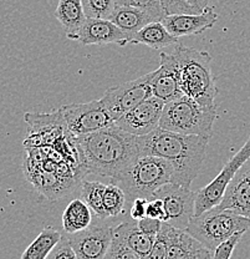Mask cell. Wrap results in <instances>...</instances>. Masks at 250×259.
Instances as JSON below:
<instances>
[{
    "label": "cell",
    "instance_id": "1",
    "mask_svg": "<svg viewBox=\"0 0 250 259\" xmlns=\"http://www.w3.org/2000/svg\"><path fill=\"white\" fill-rule=\"evenodd\" d=\"M211 137L182 135L161 127L146 136L137 137L141 156L165 158L173 166L171 183L189 188L203 166Z\"/></svg>",
    "mask_w": 250,
    "mask_h": 259
},
{
    "label": "cell",
    "instance_id": "2",
    "mask_svg": "<svg viewBox=\"0 0 250 259\" xmlns=\"http://www.w3.org/2000/svg\"><path fill=\"white\" fill-rule=\"evenodd\" d=\"M87 174L116 180L139 157L137 136L115 126L76 137Z\"/></svg>",
    "mask_w": 250,
    "mask_h": 259
},
{
    "label": "cell",
    "instance_id": "3",
    "mask_svg": "<svg viewBox=\"0 0 250 259\" xmlns=\"http://www.w3.org/2000/svg\"><path fill=\"white\" fill-rule=\"evenodd\" d=\"M173 54L178 61L183 95L204 107H216L218 89L212 70L211 54L182 44L176 45Z\"/></svg>",
    "mask_w": 250,
    "mask_h": 259
},
{
    "label": "cell",
    "instance_id": "4",
    "mask_svg": "<svg viewBox=\"0 0 250 259\" xmlns=\"http://www.w3.org/2000/svg\"><path fill=\"white\" fill-rule=\"evenodd\" d=\"M173 166L165 158L156 156H141L123 169L116 180H112L121 187L126 198L149 201L162 186L171 183Z\"/></svg>",
    "mask_w": 250,
    "mask_h": 259
},
{
    "label": "cell",
    "instance_id": "5",
    "mask_svg": "<svg viewBox=\"0 0 250 259\" xmlns=\"http://www.w3.org/2000/svg\"><path fill=\"white\" fill-rule=\"evenodd\" d=\"M216 120L217 106L204 107L183 95L165 105L160 127L176 134L212 137Z\"/></svg>",
    "mask_w": 250,
    "mask_h": 259
},
{
    "label": "cell",
    "instance_id": "6",
    "mask_svg": "<svg viewBox=\"0 0 250 259\" xmlns=\"http://www.w3.org/2000/svg\"><path fill=\"white\" fill-rule=\"evenodd\" d=\"M250 229V220L229 209L218 207L207 210L203 214L193 217L188 223L185 232L212 250L228 241L236 233H245Z\"/></svg>",
    "mask_w": 250,
    "mask_h": 259
},
{
    "label": "cell",
    "instance_id": "7",
    "mask_svg": "<svg viewBox=\"0 0 250 259\" xmlns=\"http://www.w3.org/2000/svg\"><path fill=\"white\" fill-rule=\"evenodd\" d=\"M60 110L66 127L74 137L93 134L115 123L101 99L83 104H70Z\"/></svg>",
    "mask_w": 250,
    "mask_h": 259
},
{
    "label": "cell",
    "instance_id": "8",
    "mask_svg": "<svg viewBox=\"0 0 250 259\" xmlns=\"http://www.w3.org/2000/svg\"><path fill=\"white\" fill-rule=\"evenodd\" d=\"M250 160V137L246 140L243 147L224 164L219 175L206 187L201 188L195 193L194 217L203 214L207 210L214 208L222 201L228 185L238 174L239 169Z\"/></svg>",
    "mask_w": 250,
    "mask_h": 259
},
{
    "label": "cell",
    "instance_id": "9",
    "mask_svg": "<svg viewBox=\"0 0 250 259\" xmlns=\"http://www.w3.org/2000/svg\"><path fill=\"white\" fill-rule=\"evenodd\" d=\"M151 77H152V74L148 72L138 79L120 83L106 91L101 100L115 122L126 112L137 106L139 102L153 96Z\"/></svg>",
    "mask_w": 250,
    "mask_h": 259
},
{
    "label": "cell",
    "instance_id": "10",
    "mask_svg": "<svg viewBox=\"0 0 250 259\" xmlns=\"http://www.w3.org/2000/svg\"><path fill=\"white\" fill-rule=\"evenodd\" d=\"M195 193L190 188L174 183L162 186L153 197L162 199L166 212L163 222L185 231L188 223L194 217Z\"/></svg>",
    "mask_w": 250,
    "mask_h": 259
},
{
    "label": "cell",
    "instance_id": "11",
    "mask_svg": "<svg viewBox=\"0 0 250 259\" xmlns=\"http://www.w3.org/2000/svg\"><path fill=\"white\" fill-rule=\"evenodd\" d=\"M165 105L162 100L151 96L118 118L115 126L133 136H146L160 127Z\"/></svg>",
    "mask_w": 250,
    "mask_h": 259
},
{
    "label": "cell",
    "instance_id": "12",
    "mask_svg": "<svg viewBox=\"0 0 250 259\" xmlns=\"http://www.w3.org/2000/svg\"><path fill=\"white\" fill-rule=\"evenodd\" d=\"M160 67L155 71H151V85H152V95L162 100L165 104L173 101L178 97L183 96L181 89V75L179 66L174 54H160Z\"/></svg>",
    "mask_w": 250,
    "mask_h": 259
},
{
    "label": "cell",
    "instance_id": "13",
    "mask_svg": "<svg viewBox=\"0 0 250 259\" xmlns=\"http://www.w3.org/2000/svg\"><path fill=\"white\" fill-rule=\"evenodd\" d=\"M66 237L79 259H104L112 242V227L90 226Z\"/></svg>",
    "mask_w": 250,
    "mask_h": 259
},
{
    "label": "cell",
    "instance_id": "14",
    "mask_svg": "<svg viewBox=\"0 0 250 259\" xmlns=\"http://www.w3.org/2000/svg\"><path fill=\"white\" fill-rule=\"evenodd\" d=\"M218 14L213 8L208 7L204 12L198 14H179L165 16L162 24L166 26L169 34L176 37L189 36V35L202 34L203 31L212 29L218 21Z\"/></svg>",
    "mask_w": 250,
    "mask_h": 259
},
{
    "label": "cell",
    "instance_id": "15",
    "mask_svg": "<svg viewBox=\"0 0 250 259\" xmlns=\"http://www.w3.org/2000/svg\"><path fill=\"white\" fill-rule=\"evenodd\" d=\"M130 36L109 19H87L79 32L76 41L82 45L130 44Z\"/></svg>",
    "mask_w": 250,
    "mask_h": 259
},
{
    "label": "cell",
    "instance_id": "16",
    "mask_svg": "<svg viewBox=\"0 0 250 259\" xmlns=\"http://www.w3.org/2000/svg\"><path fill=\"white\" fill-rule=\"evenodd\" d=\"M218 208L229 209L250 220V160L228 185Z\"/></svg>",
    "mask_w": 250,
    "mask_h": 259
},
{
    "label": "cell",
    "instance_id": "17",
    "mask_svg": "<svg viewBox=\"0 0 250 259\" xmlns=\"http://www.w3.org/2000/svg\"><path fill=\"white\" fill-rule=\"evenodd\" d=\"M55 16L63 25L66 36L71 40H77L82 25L87 20L83 12L82 0H60Z\"/></svg>",
    "mask_w": 250,
    "mask_h": 259
},
{
    "label": "cell",
    "instance_id": "18",
    "mask_svg": "<svg viewBox=\"0 0 250 259\" xmlns=\"http://www.w3.org/2000/svg\"><path fill=\"white\" fill-rule=\"evenodd\" d=\"M167 236V255L166 259H189L193 253L202 247L198 241L183 231L174 228L167 222H162Z\"/></svg>",
    "mask_w": 250,
    "mask_h": 259
},
{
    "label": "cell",
    "instance_id": "19",
    "mask_svg": "<svg viewBox=\"0 0 250 259\" xmlns=\"http://www.w3.org/2000/svg\"><path fill=\"white\" fill-rule=\"evenodd\" d=\"M112 234L121 237L142 259L148 255L156 241V237L143 233L134 220H128L112 227Z\"/></svg>",
    "mask_w": 250,
    "mask_h": 259
},
{
    "label": "cell",
    "instance_id": "20",
    "mask_svg": "<svg viewBox=\"0 0 250 259\" xmlns=\"http://www.w3.org/2000/svg\"><path fill=\"white\" fill-rule=\"evenodd\" d=\"M109 20H111L125 34H127L130 39H132L133 35L137 34L142 28L156 21L152 16L142 10L131 7H120V5H117Z\"/></svg>",
    "mask_w": 250,
    "mask_h": 259
},
{
    "label": "cell",
    "instance_id": "21",
    "mask_svg": "<svg viewBox=\"0 0 250 259\" xmlns=\"http://www.w3.org/2000/svg\"><path fill=\"white\" fill-rule=\"evenodd\" d=\"M130 44H141L153 50H161L163 48L179 44V39L169 34L162 21H155V23H149L137 34H134Z\"/></svg>",
    "mask_w": 250,
    "mask_h": 259
},
{
    "label": "cell",
    "instance_id": "22",
    "mask_svg": "<svg viewBox=\"0 0 250 259\" xmlns=\"http://www.w3.org/2000/svg\"><path fill=\"white\" fill-rule=\"evenodd\" d=\"M92 226V210L81 198L67 204L63 213V228L66 234H75Z\"/></svg>",
    "mask_w": 250,
    "mask_h": 259
},
{
    "label": "cell",
    "instance_id": "23",
    "mask_svg": "<svg viewBox=\"0 0 250 259\" xmlns=\"http://www.w3.org/2000/svg\"><path fill=\"white\" fill-rule=\"evenodd\" d=\"M61 238L63 234L53 227L42 229L39 236L24 250L21 259H47Z\"/></svg>",
    "mask_w": 250,
    "mask_h": 259
},
{
    "label": "cell",
    "instance_id": "24",
    "mask_svg": "<svg viewBox=\"0 0 250 259\" xmlns=\"http://www.w3.org/2000/svg\"><path fill=\"white\" fill-rule=\"evenodd\" d=\"M106 185L98 181H83L81 185V199L90 207L96 217L105 220L107 218L104 207V194Z\"/></svg>",
    "mask_w": 250,
    "mask_h": 259
},
{
    "label": "cell",
    "instance_id": "25",
    "mask_svg": "<svg viewBox=\"0 0 250 259\" xmlns=\"http://www.w3.org/2000/svg\"><path fill=\"white\" fill-rule=\"evenodd\" d=\"M126 194L121 190V187L115 182L106 185V190L104 194V207L109 217H117L121 213L125 212Z\"/></svg>",
    "mask_w": 250,
    "mask_h": 259
},
{
    "label": "cell",
    "instance_id": "26",
    "mask_svg": "<svg viewBox=\"0 0 250 259\" xmlns=\"http://www.w3.org/2000/svg\"><path fill=\"white\" fill-rule=\"evenodd\" d=\"M83 12L87 19H110L116 9V0H82Z\"/></svg>",
    "mask_w": 250,
    "mask_h": 259
},
{
    "label": "cell",
    "instance_id": "27",
    "mask_svg": "<svg viewBox=\"0 0 250 259\" xmlns=\"http://www.w3.org/2000/svg\"><path fill=\"white\" fill-rule=\"evenodd\" d=\"M120 7H131L142 10L152 16L156 21H162L165 18L161 0H116Z\"/></svg>",
    "mask_w": 250,
    "mask_h": 259
},
{
    "label": "cell",
    "instance_id": "28",
    "mask_svg": "<svg viewBox=\"0 0 250 259\" xmlns=\"http://www.w3.org/2000/svg\"><path fill=\"white\" fill-rule=\"evenodd\" d=\"M104 259H142L136 252L123 241L121 237L112 234V242L106 257Z\"/></svg>",
    "mask_w": 250,
    "mask_h": 259
},
{
    "label": "cell",
    "instance_id": "29",
    "mask_svg": "<svg viewBox=\"0 0 250 259\" xmlns=\"http://www.w3.org/2000/svg\"><path fill=\"white\" fill-rule=\"evenodd\" d=\"M165 16L179 14H198L188 0H161Z\"/></svg>",
    "mask_w": 250,
    "mask_h": 259
},
{
    "label": "cell",
    "instance_id": "30",
    "mask_svg": "<svg viewBox=\"0 0 250 259\" xmlns=\"http://www.w3.org/2000/svg\"><path fill=\"white\" fill-rule=\"evenodd\" d=\"M244 233H236L233 237H230L228 241L223 242L222 244L218 245L216 249L213 250V259H230L232 254L235 249L236 244L241 239Z\"/></svg>",
    "mask_w": 250,
    "mask_h": 259
},
{
    "label": "cell",
    "instance_id": "31",
    "mask_svg": "<svg viewBox=\"0 0 250 259\" xmlns=\"http://www.w3.org/2000/svg\"><path fill=\"white\" fill-rule=\"evenodd\" d=\"M47 259H79V257L72 249L67 237L63 236V238L56 244V247L54 248Z\"/></svg>",
    "mask_w": 250,
    "mask_h": 259
},
{
    "label": "cell",
    "instance_id": "32",
    "mask_svg": "<svg viewBox=\"0 0 250 259\" xmlns=\"http://www.w3.org/2000/svg\"><path fill=\"white\" fill-rule=\"evenodd\" d=\"M167 255V236L166 231L163 227L161 226L160 232H158L157 237H156L155 244H153L152 249L148 253L146 258L143 259H166Z\"/></svg>",
    "mask_w": 250,
    "mask_h": 259
},
{
    "label": "cell",
    "instance_id": "33",
    "mask_svg": "<svg viewBox=\"0 0 250 259\" xmlns=\"http://www.w3.org/2000/svg\"><path fill=\"white\" fill-rule=\"evenodd\" d=\"M146 215L147 217L155 218V220L165 221L166 212H165V206H163L162 199L160 198H151L148 202H147L146 207Z\"/></svg>",
    "mask_w": 250,
    "mask_h": 259
},
{
    "label": "cell",
    "instance_id": "34",
    "mask_svg": "<svg viewBox=\"0 0 250 259\" xmlns=\"http://www.w3.org/2000/svg\"><path fill=\"white\" fill-rule=\"evenodd\" d=\"M137 226L141 229L143 233L148 234V236L157 237L158 232H160L161 226H162V221L155 220V218L151 217H143L142 220L137 221Z\"/></svg>",
    "mask_w": 250,
    "mask_h": 259
},
{
    "label": "cell",
    "instance_id": "35",
    "mask_svg": "<svg viewBox=\"0 0 250 259\" xmlns=\"http://www.w3.org/2000/svg\"><path fill=\"white\" fill-rule=\"evenodd\" d=\"M147 199L137 198L132 202V207H131V217L134 221L142 220L146 217V207H147Z\"/></svg>",
    "mask_w": 250,
    "mask_h": 259
},
{
    "label": "cell",
    "instance_id": "36",
    "mask_svg": "<svg viewBox=\"0 0 250 259\" xmlns=\"http://www.w3.org/2000/svg\"><path fill=\"white\" fill-rule=\"evenodd\" d=\"M189 259H213V252L202 245L193 253V255Z\"/></svg>",
    "mask_w": 250,
    "mask_h": 259
},
{
    "label": "cell",
    "instance_id": "37",
    "mask_svg": "<svg viewBox=\"0 0 250 259\" xmlns=\"http://www.w3.org/2000/svg\"><path fill=\"white\" fill-rule=\"evenodd\" d=\"M209 2L211 0H188V3L194 8L197 13L204 12V9L209 7Z\"/></svg>",
    "mask_w": 250,
    "mask_h": 259
}]
</instances>
